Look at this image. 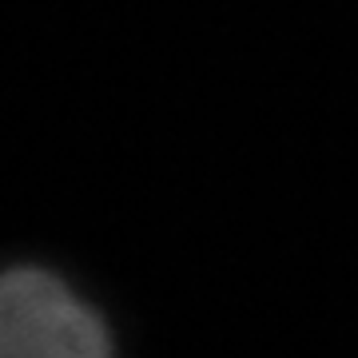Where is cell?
<instances>
[{
    "label": "cell",
    "instance_id": "cell-1",
    "mask_svg": "<svg viewBox=\"0 0 358 358\" xmlns=\"http://www.w3.org/2000/svg\"><path fill=\"white\" fill-rule=\"evenodd\" d=\"M0 358H112V331L56 271L4 267Z\"/></svg>",
    "mask_w": 358,
    "mask_h": 358
}]
</instances>
